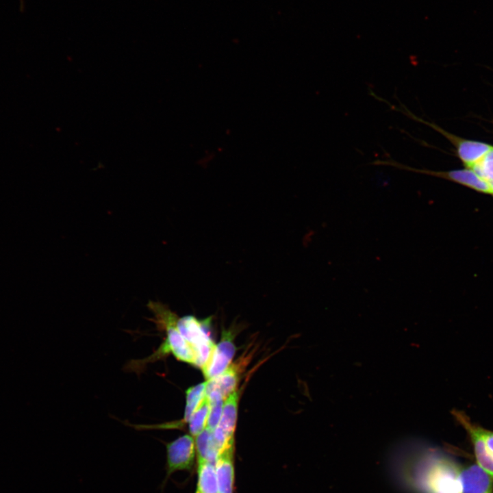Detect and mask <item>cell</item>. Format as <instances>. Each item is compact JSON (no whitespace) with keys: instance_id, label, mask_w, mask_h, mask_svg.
<instances>
[{"instance_id":"obj_12","label":"cell","mask_w":493,"mask_h":493,"mask_svg":"<svg viewBox=\"0 0 493 493\" xmlns=\"http://www.w3.org/2000/svg\"><path fill=\"white\" fill-rule=\"evenodd\" d=\"M197 464L195 493H219L215 462L197 460Z\"/></svg>"},{"instance_id":"obj_9","label":"cell","mask_w":493,"mask_h":493,"mask_svg":"<svg viewBox=\"0 0 493 493\" xmlns=\"http://www.w3.org/2000/svg\"><path fill=\"white\" fill-rule=\"evenodd\" d=\"M234 446L220 453L215 462L219 493H233L235 481Z\"/></svg>"},{"instance_id":"obj_2","label":"cell","mask_w":493,"mask_h":493,"mask_svg":"<svg viewBox=\"0 0 493 493\" xmlns=\"http://www.w3.org/2000/svg\"><path fill=\"white\" fill-rule=\"evenodd\" d=\"M148 307L154 315L153 321L166 332L164 341L149 360L159 359L170 353L177 359L196 366L195 353L177 328V316L160 302L150 301Z\"/></svg>"},{"instance_id":"obj_5","label":"cell","mask_w":493,"mask_h":493,"mask_svg":"<svg viewBox=\"0 0 493 493\" xmlns=\"http://www.w3.org/2000/svg\"><path fill=\"white\" fill-rule=\"evenodd\" d=\"M166 475L161 488L163 489L170 476L177 471H190L196 456L194 438L190 434H184L166 443Z\"/></svg>"},{"instance_id":"obj_13","label":"cell","mask_w":493,"mask_h":493,"mask_svg":"<svg viewBox=\"0 0 493 493\" xmlns=\"http://www.w3.org/2000/svg\"><path fill=\"white\" fill-rule=\"evenodd\" d=\"M197 460L215 462L218 451L214 442L212 431L205 427L194 438Z\"/></svg>"},{"instance_id":"obj_1","label":"cell","mask_w":493,"mask_h":493,"mask_svg":"<svg viewBox=\"0 0 493 493\" xmlns=\"http://www.w3.org/2000/svg\"><path fill=\"white\" fill-rule=\"evenodd\" d=\"M399 453L397 473L412 493H462L460 468L437 449L414 443Z\"/></svg>"},{"instance_id":"obj_11","label":"cell","mask_w":493,"mask_h":493,"mask_svg":"<svg viewBox=\"0 0 493 493\" xmlns=\"http://www.w3.org/2000/svg\"><path fill=\"white\" fill-rule=\"evenodd\" d=\"M462 422L470 435L479 466L493 477V455L488 450L480 433V427L464 418Z\"/></svg>"},{"instance_id":"obj_10","label":"cell","mask_w":493,"mask_h":493,"mask_svg":"<svg viewBox=\"0 0 493 493\" xmlns=\"http://www.w3.org/2000/svg\"><path fill=\"white\" fill-rule=\"evenodd\" d=\"M239 375L236 364L229 366L219 375L206 381L205 394L218 393L224 400L236 390Z\"/></svg>"},{"instance_id":"obj_15","label":"cell","mask_w":493,"mask_h":493,"mask_svg":"<svg viewBox=\"0 0 493 493\" xmlns=\"http://www.w3.org/2000/svg\"><path fill=\"white\" fill-rule=\"evenodd\" d=\"M210 407V400L205 395L200 405L188 422L190 434L194 438L206 427Z\"/></svg>"},{"instance_id":"obj_3","label":"cell","mask_w":493,"mask_h":493,"mask_svg":"<svg viewBox=\"0 0 493 493\" xmlns=\"http://www.w3.org/2000/svg\"><path fill=\"white\" fill-rule=\"evenodd\" d=\"M390 105L392 109L401 112L415 121L431 127L444 136L454 146L457 155L467 168H471L493 147L485 142L467 140L449 133L434 123L425 121L417 116L402 103H401L399 108L392 105H390Z\"/></svg>"},{"instance_id":"obj_14","label":"cell","mask_w":493,"mask_h":493,"mask_svg":"<svg viewBox=\"0 0 493 493\" xmlns=\"http://www.w3.org/2000/svg\"><path fill=\"white\" fill-rule=\"evenodd\" d=\"M206 381L189 388L186 391V407L181 424L188 423L205 396Z\"/></svg>"},{"instance_id":"obj_6","label":"cell","mask_w":493,"mask_h":493,"mask_svg":"<svg viewBox=\"0 0 493 493\" xmlns=\"http://www.w3.org/2000/svg\"><path fill=\"white\" fill-rule=\"evenodd\" d=\"M238 393H231L224 401L220 422L212 431V437L218 454L234 446V433L237 420Z\"/></svg>"},{"instance_id":"obj_17","label":"cell","mask_w":493,"mask_h":493,"mask_svg":"<svg viewBox=\"0 0 493 493\" xmlns=\"http://www.w3.org/2000/svg\"><path fill=\"white\" fill-rule=\"evenodd\" d=\"M480 433L488 450L493 455V432L480 427Z\"/></svg>"},{"instance_id":"obj_4","label":"cell","mask_w":493,"mask_h":493,"mask_svg":"<svg viewBox=\"0 0 493 493\" xmlns=\"http://www.w3.org/2000/svg\"><path fill=\"white\" fill-rule=\"evenodd\" d=\"M210 318L199 320L193 316L178 318L177 328L192 347L196 355V366L203 368L214 350L216 344L208 334Z\"/></svg>"},{"instance_id":"obj_7","label":"cell","mask_w":493,"mask_h":493,"mask_svg":"<svg viewBox=\"0 0 493 493\" xmlns=\"http://www.w3.org/2000/svg\"><path fill=\"white\" fill-rule=\"evenodd\" d=\"M236 346L231 331L223 330L220 342L216 344L212 355L202 368L206 379H212L229 366L235 355Z\"/></svg>"},{"instance_id":"obj_16","label":"cell","mask_w":493,"mask_h":493,"mask_svg":"<svg viewBox=\"0 0 493 493\" xmlns=\"http://www.w3.org/2000/svg\"><path fill=\"white\" fill-rule=\"evenodd\" d=\"M470 169L487 181L493 190V147Z\"/></svg>"},{"instance_id":"obj_8","label":"cell","mask_w":493,"mask_h":493,"mask_svg":"<svg viewBox=\"0 0 493 493\" xmlns=\"http://www.w3.org/2000/svg\"><path fill=\"white\" fill-rule=\"evenodd\" d=\"M462 493H493V477L479 465L460 470Z\"/></svg>"}]
</instances>
